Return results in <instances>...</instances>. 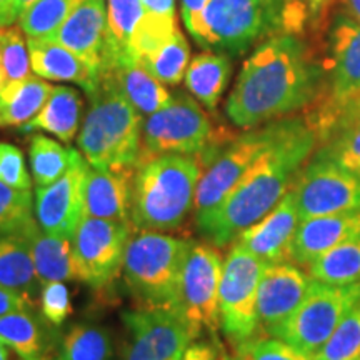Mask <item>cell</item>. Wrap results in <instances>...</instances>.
<instances>
[{"label":"cell","instance_id":"cell-1","mask_svg":"<svg viewBox=\"0 0 360 360\" xmlns=\"http://www.w3.org/2000/svg\"><path fill=\"white\" fill-rule=\"evenodd\" d=\"M323 77V62L302 35L274 34L244 62L225 102V114L244 130L295 115L317 101Z\"/></svg>","mask_w":360,"mask_h":360},{"label":"cell","instance_id":"cell-2","mask_svg":"<svg viewBox=\"0 0 360 360\" xmlns=\"http://www.w3.org/2000/svg\"><path fill=\"white\" fill-rule=\"evenodd\" d=\"M317 146V134L305 115L285 117L274 142L250 165L222 204L197 225L199 232L219 249L232 244L282 200Z\"/></svg>","mask_w":360,"mask_h":360},{"label":"cell","instance_id":"cell-3","mask_svg":"<svg viewBox=\"0 0 360 360\" xmlns=\"http://www.w3.org/2000/svg\"><path fill=\"white\" fill-rule=\"evenodd\" d=\"M204 164L199 155L165 154L137 165L130 222L137 231H174L193 210Z\"/></svg>","mask_w":360,"mask_h":360},{"label":"cell","instance_id":"cell-4","mask_svg":"<svg viewBox=\"0 0 360 360\" xmlns=\"http://www.w3.org/2000/svg\"><path fill=\"white\" fill-rule=\"evenodd\" d=\"M89 97L90 109L77 137L85 160L94 169L137 170L142 115L119 90L102 80Z\"/></svg>","mask_w":360,"mask_h":360},{"label":"cell","instance_id":"cell-5","mask_svg":"<svg viewBox=\"0 0 360 360\" xmlns=\"http://www.w3.org/2000/svg\"><path fill=\"white\" fill-rule=\"evenodd\" d=\"M192 240L155 231L132 232L122 274L139 309L177 315L179 287Z\"/></svg>","mask_w":360,"mask_h":360},{"label":"cell","instance_id":"cell-6","mask_svg":"<svg viewBox=\"0 0 360 360\" xmlns=\"http://www.w3.org/2000/svg\"><path fill=\"white\" fill-rule=\"evenodd\" d=\"M187 30L207 51L240 56L259 40L282 32V2L209 0Z\"/></svg>","mask_w":360,"mask_h":360},{"label":"cell","instance_id":"cell-7","mask_svg":"<svg viewBox=\"0 0 360 360\" xmlns=\"http://www.w3.org/2000/svg\"><path fill=\"white\" fill-rule=\"evenodd\" d=\"M323 72L326 77L321 96L304 114L319 142L360 98V24L344 13L332 25Z\"/></svg>","mask_w":360,"mask_h":360},{"label":"cell","instance_id":"cell-8","mask_svg":"<svg viewBox=\"0 0 360 360\" xmlns=\"http://www.w3.org/2000/svg\"><path fill=\"white\" fill-rule=\"evenodd\" d=\"M283 119L249 129L245 134L222 146L220 150H215L212 146L202 154L209 159V167L202 174L195 193L193 214L197 225L204 222L222 204L250 165L274 142L282 130Z\"/></svg>","mask_w":360,"mask_h":360},{"label":"cell","instance_id":"cell-9","mask_svg":"<svg viewBox=\"0 0 360 360\" xmlns=\"http://www.w3.org/2000/svg\"><path fill=\"white\" fill-rule=\"evenodd\" d=\"M265 264L233 242L224 260L219 287V326L236 350L264 335L257 314V290Z\"/></svg>","mask_w":360,"mask_h":360},{"label":"cell","instance_id":"cell-10","mask_svg":"<svg viewBox=\"0 0 360 360\" xmlns=\"http://www.w3.org/2000/svg\"><path fill=\"white\" fill-rule=\"evenodd\" d=\"M214 141L212 122L199 102L187 94H177L167 105L143 119L139 164L165 154L202 155Z\"/></svg>","mask_w":360,"mask_h":360},{"label":"cell","instance_id":"cell-11","mask_svg":"<svg viewBox=\"0 0 360 360\" xmlns=\"http://www.w3.org/2000/svg\"><path fill=\"white\" fill-rule=\"evenodd\" d=\"M359 299L360 282L332 285L312 278L307 295L278 332L277 339L287 342L307 359H312Z\"/></svg>","mask_w":360,"mask_h":360},{"label":"cell","instance_id":"cell-12","mask_svg":"<svg viewBox=\"0 0 360 360\" xmlns=\"http://www.w3.org/2000/svg\"><path fill=\"white\" fill-rule=\"evenodd\" d=\"M222 269L224 260L219 247L192 242L180 278L177 317L182 319L197 337L207 330L212 339H217Z\"/></svg>","mask_w":360,"mask_h":360},{"label":"cell","instance_id":"cell-13","mask_svg":"<svg viewBox=\"0 0 360 360\" xmlns=\"http://www.w3.org/2000/svg\"><path fill=\"white\" fill-rule=\"evenodd\" d=\"M132 229L134 225L130 222L85 215L72 238L79 262L80 282L101 290L114 281L122 270Z\"/></svg>","mask_w":360,"mask_h":360},{"label":"cell","instance_id":"cell-14","mask_svg":"<svg viewBox=\"0 0 360 360\" xmlns=\"http://www.w3.org/2000/svg\"><path fill=\"white\" fill-rule=\"evenodd\" d=\"M300 220L360 209V177L312 154L295 179Z\"/></svg>","mask_w":360,"mask_h":360},{"label":"cell","instance_id":"cell-15","mask_svg":"<svg viewBox=\"0 0 360 360\" xmlns=\"http://www.w3.org/2000/svg\"><path fill=\"white\" fill-rule=\"evenodd\" d=\"M90 164L82 152L72 154V164L56 182L35 188V219L53 236L74 238L85 217V180Z\"/></svg>","mask_w":360,"mask_h":360},{"label":"cell","instance_id":"cell-16","mask_svg":"<svg viewBox=\"0 0 360 360\" xmlns=\"http://www.w3.org/2000/svg\"><path fill=\"white\" fill-rule=\"evenodd\" d=\"M130 340L124 360H182L192 340L199 339L175 314L139 309L122 314Z\"/></svg>","mask_w":360,"mask_h":360},{"label":"cell","instance_id":"cell-17","mask_svg":"<svg viewBox=\"0 0 360 360\" xmlns=\"http://www.w3.org/2000/svg\"><path fill=\"white\" fill-rule=\"evenodd\" d=\"M309 272L294 262L265 264L257 290V314L264 335L277 337L307 295Z\"/></svg>","mask_w":360,"mask_h":360},{"label":"cell","instance_id":"cell-18","mask_svg":"<svg viewBox=\"0 0 360 360\" xmlns=\"http://www.w3.org/2000/svg\"><path fill=\"white\" fill-rule=\"evenodd\" d=\"M299 224L300 215L295 193L290 188L265 217L245 229L233 242L264 264L290 262L292 242Z\"/></svg>","mask_w":360,"mask_h":360},{"label":"cell","instance_id":"cell-19","mask_svg":"<svg viewBox=\"0 0 360 360\" xmlns=\"http://www.w3.org/2000/svg\"><path fill=\"white\" fill-rule=\"evenodd\" d=\"M107 27V0H79L60 29L49 40L64 45L101 75Z\"/></svg>","mask_w":360,"mask_h":360},{"label":"cell","instance_id":"cell-20","mask_svg":"<svg viewBox=\"0 0 360 360\" xmlns=\"http://www.w3.org/2000/svg\"><path fill=\"white\" fill-rule=\"evenodd\" d=\"M360 237V209L300 220L290 249V262L307 267L323 252Z\"/></svg>","mask_w":360,"mask_h":360},{"label":"cell","instance_id":"cell-21","mask_svg":"<svg viewBox=\"0 0 360 360\" xmlns=\"http://www.w3.org/2000/svg\"><path fill=\"white\" fill-rule=\"evenodd\" d=\"M101 80L119 90L142 117L154 114L174 97L164 84L132 58L103 62Z\"/></svg>","mask_w":360,"mask_h":360},{"label":"cell","instance_id":"cell-22","mask_svg":"<svg viewBox=\"0 0 360 360\" xmlns=\"http://www.w3.org/2000/svg\"><path fill=\"white\" fill-rule=\"evenodd\" d=\"M30 69L35 75L45 80L57 82H74L82 87L87 96L96 92L101 82V75L92 67L85 64L82 58L65 49L64 45L49 39H29Z\"/></svg>","mask_w":360,"mask_h":360},{"label":"cell","instance_id":"cell-23","mask_svg":"<svg viewBox=\"0 0 360 360\" xmlns=\"http://www.w3.org/2000/svg\"><path fill=\"white\" fill-rule=\"evenodd\" d=\"M134 174L135 170L89 167L85 180V215L130 222Z\"/></svg>","mask_w":360,"mask_h":360},{"label":"cell","instance_id":"cell-24","mask_svg":"<svg viewBox=\"0 0 360 360\" xmlns=\"http://www.w3.org/2000/svg\"><path fill=\"white\" fill-rule=\"evenodd\" d=\"M22 233L29 240L40 285L44 287L51 282L80 281L79 262L72 238L45 232L37 222L29 225Z\"/></svg>","mask_w":360,"mask_h":360},{"label":"cell","instance_id":"cell-25","mask_svg":"<svg viewBox=\"0 0 360 360\" xmlns=\"http://www.w3.org/2000/svg\"><path fill=\"white\" fill-rule=\"evenodd\" d=\"M232 75L227 53L205 51L192 58L186 70V87L205 109H217Z\"/></svg>","mask_w":360,"mask_h":360},{"label":"cell","instance_id":"cell-26","mask_svg":"<svg viewBox=\"0 0 360 360\" xmlns=\"http://www.w3.org/2000/svg\"><path fill=\"white\" fill-rule=\"evenodd\" d=\"M82 98L75 89L53 85L51 96L37 115L24 125L25 130H44L56 135L58 141L70 143L79 132Z\"/></svg>","mask_w":360,"mask_h":360},{"label":"cell","instance_id":"cell-27","mask_svg":"<svg viewBox=\"0 0 360 360\" xmlns=\"http://www.w3.org/2000/svg\"><path fill=\"white\" fill-rule=\"evenodd\" d=\"M52 87L39 75L15 80L0 90V127H24L39 114Z\"/></svg>","mask_w":360,"mask_h":360},{"label":"cell","instance_id":"cell-28","mask_svg":"<svg viewBox=\"0 0 360 360\" xmlns=\"http://www.w3.org/2000/svg\"><path fill=\"white\" fill-rule=\"evenodd\" d=\"M0 285L20 292L32 300L39 287H42L24 233L0 236Z\"/></svg>","mask_w":360,"mask_h":360},{"label":"cell","instance_id":"cell-29","mask_svg":"<svg viewBox=\"0 0 360 360\" xmlns=\"http://www.w3.org/2000/svg\"><path fill=\"white\" fill-rule=\"evenodd\" d=\"M146 8L142 0H107V42L103 62L129 60V44Z\"/></svg>","mask_w":360,"mask_h":360},{"label":"cell","instance_id":"cell-30","mask_svg":"<svg viewBox=\"0 0 360 360\" xmlns=\"http://www.w3.org/2000/svg\"><path fill=\"white\" fill-rule=\"evenodd\" d=\"M307 272L314 281L332 285L360 282V237L323 252L307 265Z\"/></svg>","mask_w":360,"mask_h":360},{"label":"cell","instance_id":"cell-31","mask_svg":"<svg viewBox=\"0 0 360 360\" xmlns=\"http://www.w3.org/2000/svg\"><path fill=\"white\" fill-rule=\"evenodd\" d=\"M314 154L360 177V115L339 120L319 142Z\"/></svg>","mask_w":360,"mask_h":360},{"label":"cell","instance_id":"cell-32","mask_svg":"<svg viewBox=\"0 0 360 360\" xmlns=\"http://www.w3.org/2000/svg\"><path fill=\"white\" fill-rule=\"evenodd\" d=\"M110 334L92 323L72 326L62 337L58 352L51 360H112Z\"/></svg>","mask_w":360,"mask_h":360},{"label":"cell","instance_id":"cell-33","mask_svg":"<svg viewBox=\"0 0 360 360\" xmlns=\"http://www.w3.org/2000/svg\"><path fill=\"white\" fill-rule=\"evenodd\" d=\"M0 337L29 359L49 360L47 339L34 310H15L0 317Z\"/></svg>","mask_w":360,"mask_h":360},{"label":"cell","instance_id":"cell-34","mask_svg":"<svg viewBox=\"0 0 360 360\" xmlns=\"http://www.w3.org/2000/svg\"><path fill=\"white\" fill-rule=\"evenodd\" d=\"M72 154L74 148L62 147V143L47 135H32L29 143V160L37 187L49 186L60 179L70 167Z\"/></svg>","mask_w":360,"mask_h":360},{"label":"cell","instance_id":"cell-35","mask_svg":"<svg viewBox=\"0 0 360 360\" xmlns=\"http://www.w3.org/2000/svg\"><path fill=\"white\" fill-rule=\"evenodd\" d=\"M191 64V45L182 30H177L162 47L143 58L141 65L162 84L179 85Z\"/></svg>","mask_w":360,"mask_h":360},{"label":"cell","instance_id":"cell-36","mask_svg":"<svg viewBox=\"0 0 360 360\" xmlns=\"http://www.w3.org/2000/svg\"><path fill=\"white\" fill-rule=\"evenodd\" d=\"M79 0H35L19 17V27L29 39H52Z\"/></svg>","mask_w":360,"mask_h":360},{"label":"cell","instance_id":"cell-37","mask_svg":"<svg viewBox=\"0 0 360 360\" xmlns=\"http://www.w3.org/2000/svg\"><path fill=\"white\" fill-rule=\"evenodd\" d=\"M179 30L177 17L143 13L142 20L135 27L129 44V56L132 60L141 62L162 47Z\"/></svg>","mask_w":360,"mask_h":360},{"label":"cell","instance_id":"cell-38","mask_svg":"<svg viewBox=\"0 0 360 360\" xmlns=\"http://www.w3.org/2000/svg\"><path fill=\"white\" fill-rule=\"evenodd\" d=\"M30 57L20 27H0V90L30 75Z\"/></svg>","mask_w":360,"mask_h":360},{"label":"cell","instance_id":"cell-39","mask_svg":"<svg viewBox=\"0 0 360 360\" xmlns=\"http://www.w3.org/2000/svg\"><path fill=\"white\" fill-rule=\"evenodd\" d=\"M34 212L32 192L0 182V236L24 232L29 225L37 222Z\"/></svg>","mask_w":360,"mask_h":360},{"label":"cell","instance_id":"cell-40","mask_svg":"<svg viewBox=\"0 0 360 360\" xmlns=\"http://www.w3.org/2000/svg\"><path fill=\"white\" fill-rule=\"evenodd\" d=\"M360 359V299L330 335L323 347L310 360H357Z\"/></svg>","mask_w":360,"mask_h":360},{"label":"cell","instance_id":"cell-41","mask_svg":"<svg viewBox=\"0 0 360 360\" xmlns=\"http://www.w3.org/2000/svg\"><path fill=\"white\" fill-rule=\"evenodd\" d=\"M282 32L304 35L322 25L335 0H281Z\"/></svg>","mask_w":360,"mask_h":360},{"label":"cell","instance_id":"cell-42","mask_svg":"<svg viewBox=\"0 0 360 360\" xmlns=\"http://www.w3.org/2000/svg\"><path fill=\"white\" fill-rule=\"evenodd\" d=\"M240 360H310L277 337L259 335L233 350Z\"/></svg>","mask_w":360,"mask_h":360},{"label":"cell","instance_id":"cell-43","mask_svg":"<svg viewBox=\"0 0 360 360\" xmlns=\"http://www.w3.org/2000/svg\"><path fill=\"white\" fill-rule=\"evenodd\" d=\"M0 182L20 191L32 188V177L27 172L24 154L12 143L0 142Z\"/></svg>","mask_w":360,"mask_h":360},{"label":"cell","instance_id":"cell-44","mask_svg":"<svg viewBox=\"0 0 360 360\" xmlns=\"http://www.w3.org/2000/svg\"><path fill=\"white\" fill-rule=\"evenodd\" d=\"M40 310L45 321L53 327H60L70 317V294L64 282H51L42 287Z\"/></svg>","mask_w":360,"mask_h":360},{"label":"cell","instance_id":"cell-45","mask_svg":"<svg viewBox=\"0 0 360 360\" xmlns=\"http://www.w3.org/2000/svg\"><path fill=\"white\" fill-rule=\"evenodd\" d=\"M224 347L220 345L219 339L212 340H192L191 345L186 349L182 360H220L222 359Z\"/></svg>","mask_w":360,"mask_h":360},{"label":"cell","instance_id":"cell-46","mask_svg":"<svg viewBox=\"0 0 360 360\" xmlns=\"http://www.w3.org/2000/svg\"><path fill=\"white\" fill-rule=\"evenodd\" d=\"M35 305L37 302H34L27 295L0 285V317L15 310H34Z\"/></svg>","mask_w":360,"mask_h":360},{"label":"cell","instance_id":"cell-47","mask_svg":"<svg viewBox=\"0 0 360 360\" xmlns=\"http://www.w3.org/2000/svg\"><path fill=\"white\" fill-rule=\"evenodd\" d=\"M207 2L209 0H180V4H182V19L187 29L197 20Z\"/></svg>","mask_w":360,"mask_h":360},{"label":"cell","instance_id":"cell-48","mask_svg":"<svg viewBox=\"0 0 360 360\" xmlns=\"http://www.w3.org/2000/svg\"><path fill=\"white\" fill-rule=\"evenodd\" d=\"M142 6L148 13L177 17V13H175V0H142Z\"/></svg>","mask_w":360,"mask_h":360},{"label":"cell","instance_id":"cell-49","mask_svg":"<svg viewBox=\"0 0 360 360\" xmlns=\"http://www.w3.org/2000/svg\"><path fill=\"white\" fill-rule=\"evenodd\" d=\"M0 360H40V359L25 357L24 354H20L19 350L13 349L11 344H7V342L0 337Z\"/></svg>","mask_w":360,"mask_h":360},{"label":"cell","instance_id":"cell-50","mask_svg":"<svg viewBox=\"0 0 360 360\" xmlns=\"http://www.w3.org/2000/svg\"><path fill=\"white\" fill-rule=\"evenodd\" d=\"M15 20L12 0H0V27H11Z\"/></svg>","mask_w":360,"mask_h":360},{"label":"cell","instance_id":"cell-51","mask_svg":"<svg viewBox=\"0 0 360 360\" xmlns=\"http://www.w3.org/2000/svg\"><path fill=\"white\" fill-rule=\"evenodd\" d=\"M344 15L360 24V0H342Z\"/></svg>","mask_w":360,"mask_h":360},{"label":"cell","instance_id":"cell-52","mask_svg":"<svg viewBox=\"0 0 360 360\" xmlns=\"http://www.w3.org/2000/svg\"><path fill=\"white\" fill-rule=\"evenodd\" d=\"M35 0H12V7H13V13H15V17L19 19L20 13L25 11L27 7L32 6Z\"/></svg>","mask_w":360,"mask_h":360},{"label":"cell","instance_id":"cell-53","mask_svg":"<svg viewBox=\"0 0 360 360\" xmlns=\"http://www.w3.org/2000/svg\"><path fill=\"white\" fill-rule=\"evenodd\" d=\"M355 115H360V98H357V101H355L352 105L349 107L347 110L344 112V114H342V117L339 120H342V119H345V117H355ZM337 125V124H335ZM334 125V127H335Z\"/></svg>","mask_w":360,"mask_h":360},{"label":"cell","instance_id":"cell-54","mask_svg":"<svg viewBox=\"0 0 360 360\" xmlns=\"http://www.w3.org/2000/svg\"><path fill=\"white\" fill-rule=\"evenodd\" d=\"M220 360H240V359H238L236 354L231 355V354L225 352V350H222V359H220Z\"/></svg>","mask_w":360,"mask_h":360},{"label":"cell","instance_id":"cell-55","mask_svg":"<svg viewBox=\"0 0 360 360\" xmlns=\"http://www.w3.org/2000/svg\"><path fill=\"white\" fill-rule=\"evenodd\" d=\"M357 360H360V359H357Z\"/></svg>","mask_w":360,"mask_h":360}]
</instances>
